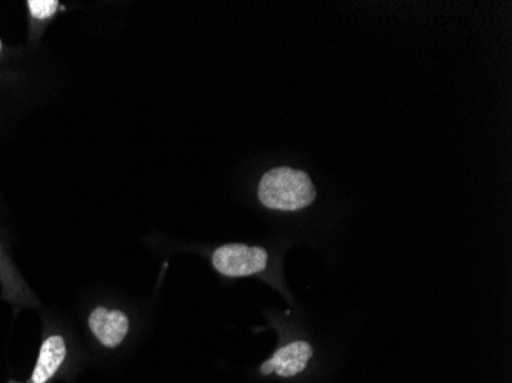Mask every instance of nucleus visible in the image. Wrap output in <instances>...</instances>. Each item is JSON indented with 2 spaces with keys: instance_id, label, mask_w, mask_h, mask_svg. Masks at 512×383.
Masks as SVG:
<instances>
[{
  "instance_id": "obj_1",
  "label": "nucleus",
  "mask_w": 512,
  "mask_h": 383,
  "mask_svg": "<svg viewBox=\"0 0 512 383\" xmlns=\"http://www.w3.org/2000/svg\"><path fill=\"white\" fill-rule=\"evenodd\" d=\"M258 198L269 209L296 212L315 201L316 189L306 172L281 166L263 175L258 186Z\"/></svg>"
},
{
  "instance_id": "obj_2",
  "label": "nucleus",
  "mask_w": 512,
  "mask_h": 383,
  "mask_svg": "<svg viewBox=\"0 0 512 383\" xmlns=\"http://www.w3.org/2000/svg\"><path fill=\"white\" fill-rule=\"evenodd\" d=\"M269 255L263 247L246 244H226L218 247L212 255V264L221 275L229 278H244L266 270Z\"/></svg>"
},
{
  "instance_id": "obj_3",
  "label": "nucleus",
  "mask_w": 512,
  "mask_h": 383,
  "mask_svg": "<svg viewBox=\"0 0 512 383\" xmlns=\"http://www.w3.org/2000/svg\"><path fill=\"white\" fill-rule=\"evenodd\" d=\"M313 356V348L309 342L295 341L279 348L269 361L261 365V374L269 376L276 373L281 377L298 376L306 370Z\"/></svg>"
},
{
  "instance_id": "obj_4",
  "label": "nucleus",
  "mask_w": 512,
  "mask_h": 383,
  "mask_svg": "<svg viewBox=\"0 0 512 383\" xmlns=\"http://www.w3.org/2000/svg\"><path fill=\"white\" fill-rule=\"evenodd\" d=\"M89 328L99 339L100 344L108 348L119 347L129 331V319L123 311L106 310L99 307L89 316Z\"/></svg>"
},
{
  "instance_id": "obj_5",
  "label": "nucleus",
  "mask_w": 512,
  "mask_h": 383,
  "mask_svg": "<svg viewBox=\"0 0 512 383\" xmlns=\"http://www.w3.org/2000/svg\"><path fill=\"white\" fill-rule=\"evenodd\" d=\"M66 345L62 336H50L40 347L39 359L34 367L31 383H46L62 367Z\"/></svg>"
},
{
  "instance_id": "obj_6",
  "label": "nucleus",
  "mask_w": 512,
  "mask_h": 383,
  "mask_svg": "<svg viewBox=\"0 0 512 383\" xmlns=\"http://www.w3.org/2000/svg\"><path fill=\"white\" fill-rule=\"evenodd\" d=\"M28 8H30L31 16L34 19H48L53 17L59 10V2L57 0H28Z\"/></svg>"
},
{
  "instance_id": "obj_7",
  "label": "nucleus",
  "mask_w": 512,
  "mask_h": 383,
  "mask_svg": "<svg viewBox=\"0 0 512 383\" xmlns=\"http://www.w3.org/2000/svg\"><path fill=\"white\" fill-rule=\"evenodd\" d=\"M0 51H2V42H0Z\"/></svg>"
}]
</instances>
